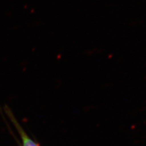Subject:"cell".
<instances>
[{"label": "cell", "instance_id": "1", "mask_svg": "<svg viewBox=\"0 0 146 146\" xmlns=\"http://www.w3.org/2000/svg\"><path fill=\"white\" fill-rule=\"evenodd\" d=\"M8 115L9 117L11 118L12 122L13 123L15 127L18 131V133H19L21 140L22 146H40L38 144H36L34 140L32 139L30 137L27 135V133L24 131V130L22 129L21 125L19 124V123L15 119V118L13 117L11 112H8Z\"/></svg>", "mask_w": 146, "mask_h": 146}]
</instances>
